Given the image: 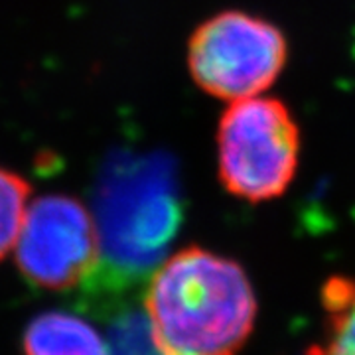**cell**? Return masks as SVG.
<instances>
[{"label":"cell","mask_w":355,"mask_h":355,"mask_svg":"<svg viewBox=\"0 0 355 355\" xmlns=\"http://www.w3.org/2000/svg\"><path fill=\"white\" fill-rule=\"evenodd\" d=\"M322 331L304 355H355V277L334 275L320 291Z\"/></svg>","instance_id":"cell-8"},{"label":"cell","mask_w":355,"mask_h":355,"mask_svg":"<svg viewBox=\"0 0 355 355\" xmlns=\"http://www.w3.org/2000/svg\"><path fill=\"white\" fill-rule=\"evenodd\" d=\"M14 249L20 272L46 291L85 284L101 261L95 217L65 193L42 196L28 203Z\"/></svg>","instance_id":"cell-5"},{"label":"cell","mask_w":355,"mask_h":355,"mask_svg":"<svg viewBox=\"0 0 355 355\" xmlns=\"http://www.w3.org/2000/svg\"><path fill=\"white\" fill-rule=\"evenodd\" d=\"M101 261L85 291H137L164 261L182 221L174 166L158 154L114 162L97 188Z\"/></svg>","instance_id":"cell-2"},{"label":"cell","mask_w":355,"mask_h":355,"mask_svg":"<svg viewBox=\"0 0 355 355\" xmlns=\"http://www.w3.org/2000/svg\"><path fill=\"white\" fill-rule=\"evenodd\" d=\"M216 144L219 182L243 202L279 200L298 172L300 127L291 107L277 97L229 103L217 125Z\"/></svg>","instance_id":"cell-3"},{"label":"cell","mask_w":355,"mask_h":355,"mask_svg":"<svg viewBox=\"0 0 355 355\" xmlns=\"http://www.w3.org/2000/svg\"><path fill=\"white\" fill-rule=\"evenodd\" d=\"M28 180L0 166V261L10 253L30 203Z\"/></svg>","instance_id":"cell-9"},{"label":"cell","mask_w":355,"mask_h":355,"mask_svg":"<svg viewBox=\"0 0 355 355\" xmlns=\"http://www.w3.org/2000/svg\"><path fill=\"white\" fill-rule=\"evenodd\" d=\"M288 40L279 26L245 10L203 20L188 42L193 83L219 101L265 95L288 64Z\"/></svg>","instance_id":"cell-4"},{"label":"cell","mask_w":355,"mask_h":355,"mask_svg":"<svg viewBox=\"0 0 355 355\" xmlns=\"http://www.w3.org/2000/svg\"><path fill=\"white\" fill-rule=\"evenodd\" d=\"M85 292L93 316L105 322L109 355H166L154 342L142 306L135 304V291Z\"/></svg>","instance_id":"cell-6"},{"label":"cell","mask_w":355,"mask_h":355,"mask_svg":"<svg viewBox=\"0 0 355 355\" xmlns=\"http://www.w3.org/2000/svg\"><path fill=\"white\" fill-rule=\"evenodd\" d=\"M24 355H109V349L87 320L69 312H46L26 328Z\"/></svg>","instance_id":"cell-7"},{"label":"cell","mask_w":355,"mask_h":355,"mask_svg":"<svg viewBox=\"0 0 355 355\" xmlns=\"http://www.w3.org/2000/svg\"><path fill=\"white\" fill-rule=\"evenodd\" d=\"M142 310L166 355H237L257 322V296L237 261L202 247L170 254L144 282Z\"/></svg>","instance_id":"cell-1"}]
</instances>
